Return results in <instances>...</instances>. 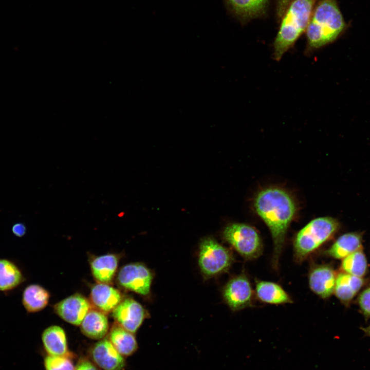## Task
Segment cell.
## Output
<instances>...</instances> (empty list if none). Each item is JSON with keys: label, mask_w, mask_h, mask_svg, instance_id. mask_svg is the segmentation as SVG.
<instances>
[{"label": "cell", "mask_w": 370, "mask_h": 370, "mask_svg": "<svg viewBox=\"0 0 370 370\" xmlns=\"http://www.w3.org/2000/svg\"><path fill=\"white\" fill-rule=\"evenodd\" d=\"M254 207L271 232L274 243L272 263L277 268L287 229L295 214V202L286 191L270 187L257 194Z\"/></svg>", "instance_id": "cell-1"}, {"label": "cell", "mask_w": 370, "mask_h": 370, "mask_svg": "<svg viewBox=\"0 0 370 370\" xmlns=\"http://www.w3.org/2000/svg\"><path fill=\"white\" fill-rule=\"evenodd\" d=\"M345 27L336 0H320L314 7L305 31L308 48L318 49L332 42Z\"/></svg>", "instance_id": "cell-2"}, {"label": "cell", "mask_w": 370, "mask_h": 370, "mask_svg": "<svg viewBox=\"0 0 370 370\" xmlns=\"http://www.w3.org/2000/svg\"><path fill=\"white\" fill-rule=\"evenodd\" d=\"M317 0H292L281 19L274 44L273 57L279 61L305 32Z\"/></svg>", "instance_id": "cell-3"}, {"label": "cell", "mask_w": 370, "mask_h": 370, "mask_svg": "<svg viewBox=\"0 0 370 370\" xmlns=\"http://www.w3.org/2000/svg\"><path fill=\"white\" fill-rule=\"evenodd\" d=\"M339 227L338 221L330 217L315 218L301 229L294 241L296 261H303L309 254L329 239Z\"/></svg>", "instance_id": "cell-4"}, {"label": "cell", "mask_w": 370, "mask_h": 370, "mask_svg": "<svg viewBox=\"0 0 370 370\" xmlns=\"http://www.w3.org/2000/svg\"><path fill=\"white\" fill-rule=\"evenodd\" d=\"M223 236L242 256L253 259L260 256L263 250L261 238L252 227L242 223H233L227 226Z\"/></svg>", "instance_id": "cell-5"}, {"label": "cell", "mask_w": 370, "mask_h": 370, "mask_svg": "<svg viewBox=\"0 0 370 370\" xmlns=\"http://www.w3.org/2000/svg\"><path fill=\"white\" fill-rule=\"evenodd\" d=\"M233 261L231 252L215 239L207 237L202 240L198 263L203 275L211 277L226 271Z\"/></svg>", "instance_id": "cell-6"}, {"label": "cell", "mask_w": 370, "mask_h": 370, "mask_svg": "<svg viewBox=\"0 0 370 370\" xmlns=\"http://www.w3.org/2000/svg\"><path fill=\"white\" fill-rule=\"evenodd\" d=\"M117 280L124 288L146 295L150 291L153 275L143 264L132 263L122 267L118 273Z\"/></svg>", "instance_id": "cell-7"}, {"label": "cell", "mask_w": 370, "mask_h": 370, "mask_svg": "<svg viewBox=\"0 0 370 370\" xmlns=\"http://www.w3.org/2000/svg\"><path fill=\"white\" fill-rule=\"evenodd\" d=\"M224 298L233 310H239L250 305L253 292L249 280L244 275L231 279L224 290Z\"/></svg>", "instance_id": "cell-8"}, {"label": "cell", "mask_w": 370, "mask_h": 370, "mask_svg": "<svg viewBox=\"0 0 370 370\" xmlns=\"http://www.w3.org/2000/svg\"><path fill=\"white\" fill-rule=\"evenodd\" d=\"M112 312L116 322L133 334L141 326L146 316L144 308L132 298L122 300Z\"/></svg>", "instance_id": "cell-9"}, {"label": "cell", "mask_w": 370, "mask_h": 370, "mask_svg": "<svg viewBox=\"0 0 370 370\" xmlns=\"http://www.w3.org/2000/svg\"><path fill=\"white\" fill-rule=\"evenodd\" d=\"M90 303L83 295L76 293L56 304L54 309L65 321L75 325H80L90 310Z\"/></svg>", "instance_id": "cell-10"}, {"label": "cell", "mask_w": 370, "mask_h": 370, "mask_svg": "<svg viewBox=\"0 0 370 370\" xmlns=\"http://www.w3.org/2000/svg\"><path fill=\"white\" fill-rule=\"evenodd\" d=\"M94 362L103 370H122L125 360L109 339H103L96 343L91 350Z\"/></svg>", "instance_id": "cell-11"}, {"label": "cell", "mask_w": 370, "mask_h": 370, "mask_svg": "<svg viewBox=\"0 0 370 370\" xmlns=\"http://www.w3.org/2000/svg\"><path fill=\"white\" fill-rule=\"evenodd\" d=\"M336 280L334 270L326 265H318L312 268L309 275L310 289L323 299L330 297L334 291Z\"/></svg>", "instance_id": "cell-12"}, {"label": "cell", "mask_w": 370, "mask_h": 370, "mask_svg": "<svg viewBox=\"0 0 370 370\" xmlns=\"http://www.w3.org/2000/svg\"><path fill=\"white\" fill-rule=\"evenodd\" d=\"M233 15L242 23L263 16L267 8L269 0H225Z\"/></svg>", "instance_id": "cell-13"}, {"label": "cell", "mask_w": 370, "mask_h": 370, "mask_svg": "<svg viewBox=\"0 0 370 370\" xmlns=\"http://www.w3.org/2000/svg\"><path fill=\"white\" fill-rule=\"evenodd\" d=\"M92 304L105 313L113 310L122 301L120 291L108 284L98 283L92 287L90 292Z\"/></svg>", "instance_id": "cell-14"}, {"label": "cell", "mask_w": 370, "mask_h": 370, "mask_svg": "<svg viewBox=\"0 0 370 370\" xmlns=\"http://www.w3.org/2000/svg\"><path fill=\"white\" fill-rule=\"evenodd\" d=\"M82 333L88 338L99 340L107 333L109 325L105 313L98 309H90L80 324Z\"/></svg>", "instance_id": "cell-15"}, {"label": "cell", "mask_w": 370, "mask_h": 370, "mask_svg": "<svg viewBox=\"0 0 370 370\" xmlns=\"http://www.w3.org/2000/svg\"><path fill=\"white\" fill-rule=\"evenodd\" d=\"M42 340L49 355H70L65 332L60 326L52 325L46 328L42 333Z\"/></svg>", "instance_id": "cell-16"}, {"label": "cell", "mask_w": 370, "mask_h": 370, "mask_svg": "<svg viewBox=\"0 0 370 370\" xmlns=\"http://www.w3.org/2000/svg\"><path fill=\"white\" fill-rule=\"evenodd\" d=\"M118 258L115 254L101 255L94 258L90 267L92 275L99 283L108 284L117 271Z\"/></svg>", "instance_id": "cell-17"}, {"label": "cell", "mask_w": 370, "mask_h": 370, "mask_svg": "<svg viewBox=\"0 0 370 370\" xmlns=\"http://www.w3.org/2000/svg\"><path fill=\"white\" fill-rule=\"evenodd\" d=\"M50 294L44 287L38 284H31L24 290L22 302L25 310L30 313L40 311L48 304Z\"/></svg>", "instance_id": "cell-18"}, {"label": "cell", "mask_w": 370, "mask_h": 370, "mask_svg": "<svg viewBox=\"0 0 370 370\" xmlns=\"http://www.w3.org/2000/svg\"><path fill=\"white\" fill-rule=\"evenodd\" d=\"M109 340L123 356H128L135 352L138 347L133 333L127 330L117 322L110 329Z\"/></svg>", "instance_id": "cell-19"}, {"label": "cell", "mask_w": 370, "mask_h": 370, "mask_svg": "<svg viewBox=\"0 0 370 370\" xmlns=\"http://www.w3.org/2000/svg\"><path fill=\"white\" fill-rule=\"evenodd\" d=\"M256 293L258 298L265 303L281 304L292 302L291 298L282 287L273 282L257 281Z\"/></svg>", "instance_id": "cell-20"}, {"label": "cell", "mask_w": 370, "mask_h": 370, "mask_svg": "<svg viewBox=\"0 0 370 370\" xmlns=\"http://www.w3.org/2000/svg\"><path fill=\"white\" fill-rule=\"evenodd\" d=\"M362 249L360 236L348 233L340 236L326 250V254L336 259H343L351 253Z\"/></svg>", "instance_id": "cell-21"}, {"label": "cell", "mask_w": 370, "mask_h": 370, "mask_svg": "<svg viewBox=\"0 0 370 370\" xmlns=\"http://www.w3.org/2000/svg\"><path fill=\"white\" fill-rule=\"evenodd\" d=\"M363 284L362 278L347 273H340L336 277L334 291L336 297L342 302L350 301Z\"/></svg>", "instance_id": "cell-22"}, {"label": "cell", "mask_w": 370, "mask_h": 370, "mask_svg": "<svg viewBox=\"0 0 370 370\" xmlns=\"http://www.w3.org/2000/svg\"><path fill=\"white\" fill-rule=\"evenodd\" d=\"M24 281V275L17 265L9 260L0 258V291L13 290Z\"/></svg>", "instance_id": "cell-23"}, {"label": "cell", "mask_w": 370, "mask_h": 370, "mask_svg": "<svg viewBox=\"0 0 370 370\" xmlns=\"http://www.w3.org/2000/svg\"><path fill=\"white\" fill-rule=\"evenodd\" d=\"M341 267L346 273L362 278L366 273L367 261L362 249L344 258Z\"/></svg>", "instance_id": "cell-24"}, {"label": "cell", "mask_w": 370, "mask_h": 370, "mask_svg": "<svg viewBox=\"0 0 370 370\" xmlns=\"http://www.w3.org/2000/svg\"><path fill=\"white\" fill-rule=\"evenodd\" d=\"M46 370H75L74 366L69 356L48 355L44 360Z\"/></svg>", "instance_id": "cell-25"}, {"label": "cell", "mask_w": 370, "mask_h": 370, "mask_svg": "<svg viewBox=\"0 0 370 370\" xmlns=\"http://www.w3.org/2000/svg\"><path fill=\"white\" fill-rule=\"evenodd\" d=\"M358 302L363 313L367 316H370V287L360 294Z\"/></svg>", "instance_id": "cell-26"}, {"label": "cell", "mask_w": 370, "mask_h": 370, "mask_svg": "<svg viewBox=\"0 0 370 370\" xmlns=\"http://www.w3.org/2000/svg\"><path fill=\"white\" fill-rule=\"evenodd\" d=\"M75 370H98V369L88 359L81 358L76 365Z\"/></svg>", "instance_id": "cell-27"}, {"label": "cell", "mask_w": 370, "mask_h": 370, "mask_svg": "<svg viewBox=\"0 0 370 370\" xmlns=\"http://www.w3.org/2000/svg\"><path fill=\"white\" fill-rule=\"evenodd\" d=\"M292 0H276V13L278 19L281 20L287 8Z\"/></svg>", "instance_id": "cell-28"}, {"label": "cell", "mask_w": 370, "mask_h": 370, "mask_svg": "<svg viewBox=\"0 0 370 370\" xmlns=\"http://www.w3.org/2000/svg\"><path fill=\"white\" fill-rule=\"evenodd\" d=\"M12 233L17 237L24 236L26 231L25 226L22 223H16L12 228Z\"/></svg>", "instance_id": "cell-29"}, {"label": "cell", "mask_w": 370, "mask_h": 370, "mask_svg": "<svg viewBox=\"0 0 370 370\" xmlns=\"http://www.w3.org/2000/svg\"><path fill=\"white\" fill-rule=\"evenodd\" d=\"M361 329L366 336L370 337V325L366 327H362Z\"/></svg>", "instance_id": "cell-30"}]
</instances>
